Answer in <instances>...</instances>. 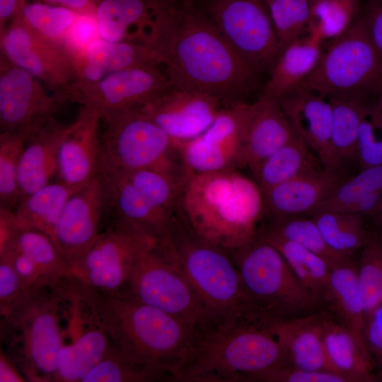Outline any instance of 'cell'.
<instances>
[{"label":"cell","mask_w":382,"mask_h":382,"mask_svg":"<svg viewBox=\"0 0 382 382\" xmlns=\"http://www.w3.org/2000/svg\"><path fill=\"white\" fill-rule=\"evenodd\" d=\"M160 57L172 86L219 98L224 105L246 102L258 73L209 19L156 13L143 38Z\"/></svg>","instance_id":"6da1fadb"},{"label":"cell","mask_w":382,"mask_h":382,"mask_svg":"<svg viewBox=\"0 0 382 382\" xmlns=\"http://www.w3.org/2000/svg\"><path fill=\"white\" fill-rule=\"evenodd\" d=\"M111 345L129 362L161 381H178L201 336L173 316L123 294L95 289Z\"/></svg>","instance_id":"7a4b0ae2"},{"label":"cell","mask_w":382,"mask_h":382,"mask_svg":"<svg viewBox=\"0 0 382 382\" xmlns=\"http://www.w3.org/2000/svg\"><path fill=\"white\" fill-rule=\"evenodd\" d=\"M177 210L196 236L228 253L254 241L265 216L261 189L238 170L190 175Z\"/></svg>","instance_id":"3957f363"},{"label":"cell","mask_w":382,"mask_h":382,"mask_svg":"<svg viewBox=\"0 0 382 382\" xmlns=\"http://www.w3.org/2000/svg\"><path fill=\"white\" fill-rule=\"evenodd\" d=\"M270 321L253 313L224 321L200 338L178 381H257L288 364Z\"/></svg>","instance_id":"277c9868"},{"label":"cell","mask_w":382,"mask_h":382,"mask_svg":"<svg viewBox=\"0 0 382 382\" xmlns=\"http://www.w3.org/2000/svg\"><path fill=\"white\" fill-rule=\"evenodd\" d=\"M62 276L42 278L26 287L0 313L1 349L26 381L54 382L62 347Z\"/></svg>","instance_id":"5b68a950"},{"label":"cell","mask_w":382,"mask_h":382,"mask_svg":"<svg viewBox=\"0 0 382 382\" xmlns=\"http://www.w3.org/2000/svg\"><path fill=\"white\" fill-rule=\"evenodd\" d=\"M194 329L201 337L227 320L212 310L183 271L169 238L156 241L137 262L121 291Z\"/></svg>","instance_id":"8992f818"},{"label":"cell","mask_w":382,"mask_h":382,"mask_svg":"<svg viewBox=\"0 0 382 382\" xmlns=\"http://www.w3.org/2000/svg\"><path fill=\"white\" fill-rule=\"evenodd\" d=\"M240 275L251 310L271 320L303 316L322 310L321 303L296 277L282 253L256 238L228 253Z\"/></svg>","instance_id":"52a82bcc"},{"label":"cell","mask_w":382,"mask_h":382,"mask_svg":"<svg viewBox=\"0 0 382 382\" xmlns=\"http://www.w3.org/2000/svg\"><path fill=\"white\" fill-rule=\"evenodd\" d=\"M101 120L100 174L151 168L180 179L191 175L176 144L140 108Z\"/></svg>","instance_id":"ba28073f"},{"label":"cell","mask_w":382,"mask_h":382,"mask_svg":"<svg viewBox=\"0 0 382 382\" xmlns=\"http://www.w3.org/2000/svg\"><path fill=\"white\" fill-rule=\"evenodd\" d=\"M177 212L172 218L169 240L197 293L226 320L253 313L230 254L196 236Z\"/></svg>","instance_id":"9c48e42d"},{"label":"cell","mask_w":382,"mask_h":382,"mask_svg":"<svg viewBox=\"0 0 382 382\" xmlns=\"http://www.w3.org/2000/svg\"><path fill=\"white\" fill-rule=\"evenodd\" d=\"M62 347L54 382H82L111 345L95 289L71 274L60 281Z\"/></svg>","instance_id":"30bf717a"},{"label":"cell","mask_w":382,"mask_h":382,"mask_svg":"<svg viewBox=\"0 0 382 382\" xmlns=\"http://www.w3.org/2000/svg\"><path fill=\"white\" fill-rule=\"evenodd\" d=\"M330 41L314 70L296 89L326 98L351 92L374 99L382 88V61L369 39L362 11Z\"/></svg>","instance_id":"8fae6325"},{"label":"cell","mask_w":382,"mask_h":382,"mask_svg":"<svg viewBox=\"0 0 382 382\" xmlns=\"http://www.w3.org/2000/svg\"><path fill=\"white\" fill-rule=\"evenodd\" d=\"M156 241L129 221L110 217L69 274L98 291L119 294L138 260Z\"/></svg>","instance_id":"7c38bea8"},{"label":"cell","mask_w":382,"mask_h":382,"mask_svg":"<svg viewBox=\"0 0 382 382\" xmlns=\"http://www.w3.org/2000/svg\"><path fill=\"white\" fill-rule=\"evenodd\" d=\"M171 86L159 66H142L112 72L95 82L71 84L63 95L67 101L96 112L103 120L140 108Z\"/></svg>","instance_id":"4fadbf2b"},{"label":"cell","mask_w":382,"mask_h":382,"mask_svg":"<svg viewBox=\"0 0 382 382\" xmlns=\"http://www.w3.org/2000/svg\"><path fill=\"white\" fill-rule=\"evenodd\" d=\"M43 83L3 57L0 71L1 132L18 134L27 141L66 102L50 93Z\"/></svg>","instance_id":"5bb4252c"},{"label":"cell","mask_w":382,"mask_h":382,"mask_svg":"<svg viewBox=\"0 0 382 382\" xmlns=\"http://www.w3.org/2000/svg\"><path fill=\"white\" fill-rule=\"evenodd\" d=\"M1 56L63 96L75 79L71 55L59 40L35 32L13 19L0 34Z\"/></svg>","instance_id":"9a60e30c"},{"label":"cell","mask_w":382,"mask_h":382,"mask_svg":"<svg viewBox=\"0 0 382 382\" xmlns=\"http://www.w3.org/2000/svg\"><path fill=\"white\" fill-rule=\"evenodd\" d=\"M211 22L257 73L272 66L281 50L269 11L256 0H229Z\"/></svg>","instance_id":"2e32d148"},{"label":"cell","mask_w":382,"mask_h":382,"mask_svg":"<svg viewBox=\"0 0 382 382\" xmlns=\"http://www.w3.org/2000/svg\"><path fill=\"white\" fill-rule=\"evenodd\" d=\"M248 107L247 102L223 105L202 134L178 146L191 175L241 168Z\"/></svg>","instance_id":"e0dca14e"},{"label":"cell","mask_w":382,"mask_h":382,"mask_svg":"<svg viewBox=\"0 0 382 382\" xmlns=\"http://www.w3.org/2000/svg\"><path fill=\"white\" fill-rule=\"evenodd\" d=\"M223 105L211 95L171 86L140 109L178 146L202 134Z\"/></svg>","instance_id":"ac0fdd59"},{"label":"cell","mask_w":382,"mask_h":382,"mask_svg":"<svg viewBox=\"0 0 382 382\" xmlns=\"http://www.w3.org/2000/svg\"><path fill=\"white\" fill-rule=\"evenodd\" d=\"M104 212L100 175L74 191L56 224L52 241L69 269L92 245L101 231Z\"/></svg>","instance_id":"d6986e66"},{"label":"cell","mask_w":382,"mask_h":382,"mask_svg":"<svg viewBox=\"0 0 382 382\" xmlns=\"http://www.w3.org/2000/svg\"><path fill=\"white\" fill-rule=\"evenodd\" d=\"M296 135L323 168L340 173L341 166L331 141L332 110L326 97L301 89L279 99Z\"/></svg>","instance_id":"ffe728a7"},{"label":"cell","mask_w":382,"mask_h":382,"mask_svg":"<svg viewBox=\"0 0 382 382\" xmlns=\"http://www.w3.org/2000/svg\"><path fill=\"white\" fill-rule=\"evenodd\" d=\"M100 116L81 107L58 155L57 180L78 189L100 175Z\"/></svg>","instance_id":"44dd1931"},{"label":"cell","mask_w":382,"mask_h":382,"mask_svg":"<svg viewBox=\"0 0 382 382\" xmlns=\"http://www.w3.org/2000/svg\"><path fill=\"white\" fill-rule=\"evenodd\" d=\"M69 51L75 71L71 84L95 82L125 69L162 66L160 57L151 48L135 40L110 42L98 38L82 50Z\"/></svg>","instance_id":"7402d4cb"},{"label":"cell","mask_w":382,"mask_h":382,"mask_svg":"<svg viewBox=\"0 0 382 382\" xmlns=\"http://www.w3.org/2000/svg\"><path fill=\"white\" fill-rule=\"evenodd\" d=\"M296 135L279 100L262 94L249 103L241 168L251 170Z\"/></svg>","instance_id":"603a6c76"},{"label":"cell","mask_w":382,"mask_h":382,"mask_svg":"<svg viewBox=\"0 0 382 382\" xmlns=\"http://www.w3.org/2000/svg\"><path fill=\"white\" fill-rule=\"evenodd\" d=\"M345 177L319 168L263 192L265 216H308L327 199Z\"/></svg>","instance_id":"cb8c5ba5"},{"label":"cell","mask_w":382,"mask_h":382,"mask_svg":"<svg viewBox=\"0 0 382 382\" xmlns=\"http://www.w3.org/2000/svg\"><path fill=\"white\" fill-rule=\"evenodd\" d=\"M100 175L105 213L129 221L156 241L168 240L173 216L155 208L122 174Z\"/></svg>","instance_id":"d4e9b609"},{"label":"cell","mask_w":382,"mask_h":382,"mask_svg":"<svg viewBox=\"0 0 382 382\" xmlns=\"http://www.w3.org/2000/svg\"><path fill=\"white\" fill-rule=\"evenodd\" d=\"M270 328L284 351L288 365L332 371L325 352L322 310L297 318L271 320Z\"/></svg>","instance_id":"484cf974"},{"label":"cell","mask_w":382,"mask_h":382,"mask_svg":"<svg viewBox=\"0 0 382 382\" xmlns=\"http://www.w3.org/2000/svg\"><path fill=\"white\" fill-rule=\"evenodd\" d=\"M72 125L73 122L64 124L52 117L25 141L18 174L22 197L57 176L59 148Z\"/></svg>","instance_id":"4316f807"},{"label":"cell","mask_w":382,"mask_h":382,"mask_svg":"<svg viewBox=\"0 0 382 382\" xmlns=\"http://www.w3.org/2000/svg\"><path fill=\"white\" fill-rule=\"evenodd\" d=\"M357 270L358 262L353 257L332 267L325 306L352 332L361 348L370 355L364 338L365 309Z\"/></svg>","instance_id":"83f0119b"},{"label":"cell","mask_w":382,"mask_h":382,"mask_svg":"<svg viewBox=\"0 0 382 382\" xmlns=\"http://www.w3.org/2000/svg\"><path fill=\"white\" fill-rule=\"evenodd\" d=\"M325 352L330 369L353 382L375 381L374 361L352 332L333 314L322 310Z\"/></svg>","instance_id":"f1b7e54d"},{"label":"cell","mask_w":382,"mask_h":382,"mask_svg":"<svg viewBox=\"0 0 382 382\" xmlns=\"http://www.w3.org/2000/svg\"><path fill=\"white\" fill-rule=\"evenodd\" d=\"M322 44L308 33L284 47L272 66L262 94L279 100L294 91L316 68Z\"/></svg>","instance_id":"f546056e"},{"label":"cell","mask_w":382,"mask_h":382,"mask_svg":"<svg viewBox=\"0 0 382 382\" xmlns=\"http://www.w3.org/2000/svg\"><path fill=\"white\" fill-rule=\"evenodd\" d=\"M327 98L332 110L331 141L340 166L357 162L360 125L374 99L351 92L332 94Z\"/></svg>","instance_id":"4dcf8cb0"},{"label":"cell","mask_w":382,"mask_h":382,"mask_svg":"<svg viewBox=\"0 0 382 382\" xmlns=\"http://www.w3.org/2000/svg\"><path fill=\"white\" fill-rule=\"evenodd\" d=\"M146 0H100L96 3V19L100 38L120 42L132 40V27L136 30L135 41L141 42L151 22Z\"/></svg>","instance_id":"1f68e13d"},{"label":"cell","mask_w":382,"mask_h":382,"mask_svg":"<svg viewBox=\"0 0 382 382\" xmlns=\"http://www.w3.org/2000/svg\"><path fill=\"white\" fill-rule=\"evenodd\" d=\"M316 158L307 145L296 135L250 171L263 193L279 184L319 168L316 164Z\"/></svg>","instance_id":"d6a6232c"},{"label":"cell","mask_w":382,"mask_h":382,"mask_svg":"<svg viewBox=\"0 0 382 382\" xmlns=\"http://www.w3.org/2000/svg\"><path fill=\"white\" fill-rule=\"evenodd\" d=\"M78 189L57 180L23 197L13 210L18 225L40 231L52 240L63 207Z\"/></svg>","instance_id":"836d02e7"},{"label":"cell","mask_w":382,"mask_h":382,"mask_svg":"<svg viewBox=\"0 0 382 382\" xmlns=\"http://www.w3.org/2000/svg\"><path fill=\"white\" fill-rule=\"evenodd\" d=\"M257 238L272 244L282 253L303 286L325 306L332 265L324 257L294 242L273 236Z\"/></svg>","instance_id":"e575fe53"},{"label":"cell","mask_w":382,"mask_h":382,"mask_svg":"<svg viewBox=\"0 0 382 382\" xmlns=\"http://www.w3.org/2000/svg\"><path fill=\"white\" fill-rule=\"evenodd\" d=\"M258 236H273L294 242L324 257L332 267L350 257L336 253L327 245L311 216H265L257 230Z\"/></svg>","instance_id":"d590c367"},{"label":"cell","mask_w":382,"mask_h":382,"mask_svg":"<svg viewBox=\"0 0 382 382\" xmlns=\"http://www.w3.org/2000/svg\"><path fill=\"white\" fill-rule=\"evenodd\" d=\"M327 245L336 253L353 257L368 242L371 233L364 226V215L334 211L319 212L311 216Z\"/></svg>","instance_id":"8d00e7d4"},{"label":"cell","mask_w":382,"mask_h":382,"mask_svg":"<svg viewBox=\"0 0 382 382\" xmlns=\"http://www.w3.org/2000/svg\"><path fill=\"white\" fill-rule=\"evenodd\" d=\"M122 174L155 208L171 216L178 208L187 180L151 168Z\"/></svg>","instance_id":"74e56055"},{"label":"cell","mask_w":382,"mask_h":382,"mask_svg":"<svg viewBox=\"0 0 382 382\" xmlns=\"http://www.w3.org/2000/svg\"><path fill=\"white\" fill-rule=\"evenodd\" d=\"M308 33L322 42L344 33L362 9L364 0H314L311 2Z\"/></svg>","instance_id":"f35d334b"},{"label":"cell","mask_w":382,"mask_h":382,"mask_svg":"<svg viewBox=\"0 0 382 382\" xmlns=\"http://www.w3.org/2000/svg\"><path fill=\"white\" fill-rule=\"evenodd\" d=\"M12 245L30 258L44 278H55L69 274V270L52 238L45 233L18 225L9 241L0 250Z\"/></svg>","instance_id":"ab89813d"},{"label":"cell","mask_w":382,"mask_h":382,"mask_svg":"<svg viewBox=\"0 0 382 382\" xmlns=\"http://www.w3.org/2000/svg\"><path fill=\"white\" fill-rule=\"evenodd\" d=\"M357 276L365 316L382 303V235L371 233L361 248Z\"/></svg>","instance_id":"60d3db41"},{"label":"cell","mask_w":382,"mask_h":382,"mask_svg":"<svg viewBox=\"0 0 382 382\" xmlns=\"http://www.w3.org/2000/svg\"><path fill=\"white\" fill-rule=\"evenodd\" d=\"M25 141L18 134L0 133V207L13 211L22 198L18 174Z\"/></svg>","instance_id":"b9f144b4"},{"label":"cell","mask_w":382,"mask_h":382,"mask_svg":"<svg viewBox=\"0 0 382 382\" xmlns=\"http://www.w3.org/2000/svg\"><path fill=\"white\" fill-rule=\"evenodd\" d=\"M77 14L64 6L27 1L14 18L40 35L62 42Z\"/></svg>","instance_id":"7bdbcfd3"},{"label":"cell","mask_w":382,"mask_h":382,"mask_svg":"<svg viewBox=\"0 0 382 382\" xmlns=\"http://www.w3.org/2000/svg\"><path fill=\"white\" fill-rule=\"evenodd\" d=\"M382 191V165L360 170L341 183L308 216L324 211L340 212L372 193Z\"/></svg>","instance_id":"ee69618b"},{"label":"cell","mask_w":382,"mask_h":382,"mask_svg":"<svg viewBox=\"0 0 382 382\" xmlns=\"http://www.w3.org/2000/svg\"><path fill=\"white\" fill-rule=\"evenodd\" d=\"M311 4V0L270 1L269 12L281 51L307 30Z\"/></svg>","instance_id":"f6af8a7d"},{"label":"cell","mask_w":382,"mask_h":382,"mask_svg":"<svg viewBox=\"0 0 382 382\" xmlns=\"http://www.w3.org/2000/svg\"><path fill=\"white\" fill-rule=\"evenodd\" d=\"M152 381H161L154 372L125 360L112 345L82 381V382Z\"/></svg>","instance_id":"bcb514c9"},{"label":"cell","mask_w":382,"mask_h":382,"mask_svg":"<svg viewBox=\"0 0 382 382\" xmlns=\"http://www.w3.org/2000/svg\"><path fill=\"white\" fill-rule=\"evenodd\" d=\"M257 381L265 382H353L351 378L330 371H313L284 365L262 376Z\"/></svg>","instance_id":"7dc6e473"},{"label":"cell","mask_w":382,"mask_h":382,"mask_svg":"<svg viewBox=\"0 0 382 382\" xmlns=\"http://www.w3.org/2000/svg\"><path fill=\"white\" fill-rule=\"evenodd\" d=\"M376 129L366 116L361 123L357 139V163L360 170L382 165V139L376 138Z\"/></svg>","instance_id":"c3c4849f"},{"label":"cell","mask_w":382,"mask_h":382,"mask_svg":"<svg viewBox=\"0 0 382 382\" xmlns=\"http://www.w3.org/2000/svg\"><path fill=\"white\" fill-rule=\"evenodd\" d=\"M100 38L94 14L78 13L62 42L70 50H80Z\"/></svg>","instance_id":"681fc988"},{"label":"cell","mask_w":382,"mask_h":382,"mask_svg":"<svg viewBox=\"0 0 382 382\" xmlns=\"http://www.w3.org/2000/svg\"><path fill=\"white\" fill-rule=\"evenodd\" d=\"M25 289L10 260L0 255V313L4 311Z\"/></svg>","instance_id":"f907efd6"},{"label":"cell","mask_w":382,"mask_h":382,"mask_svg":"<svg viewBox=\"0 0 382 382\" xmlns=\"http://www.w3.org/2000/svg\"><path fill=\"white\" fill-rule=\"evenodd\" d=\"M364 338L374 363L382 365V303L366 316Z\"/></svg>","instance_id":"816d5d0a"},{"label":"cell","mask_w":382,"mask_h":382,"mask_svg":"<svg viewBox=\"0 0 382 382\" xmlns=\"http://www.w3.org/2000/svg\"><path fill=\"white\" fill-rule=\"evenodd\" d=\"M361 11L369 39L382 61V1L364 0Z\"/></svg>","instance_id":"f5cc1de1"},{"label":"cell","mask_w":382,"mask_h":382,"mask_svg":"<svg viewBox=\"0 0 382 382\" xmlns=\"http://www.w3.org/2000/svg\"><path fill=\"white\" fill-rule=\"evenodd\" d=\"M0 255L10 260L25 288L44 278L37 266L14 246L8 245L0 250Z\"/></svg>","instance_id":"db71d44e"},{"label":"cell","mask_w":382,"mask_h":382,"mask_svg":"<svg viewBox=\"0 0 382 382\" xmlns=\"http://www.w3.org/2000/svg\"><path fill=\"white\" fill-rule=\"evenodd\" d=\"M34 2L44 3L51 5L64 6L70 8L77 13L94 14L96 10L95 0H31Z\"/></svg>","instance_id":"11a10c76"},{"label":"cell","mask_w":382,"mask_h":382,"mask_svg":"<svg viewBox=\"0 0 382 382\" xmlns=\"http://www.w3.org/2000/svg\"><path fill=\"white\" fill-rule=\"evenodd\" d=\"M26 2L27 0H0V34Z\"/></svg>","instance_id":"9f6ffc18"},{"label":"cell","mask_w":382,"mask_h":382,"mask_svg":"<svg viewBox=\"0 0 382 382\" xmlns=\"http://www.w3.org/2000/svg\"><path fill=\"white\" fill-rule=\"evenodd\" d=\"M26 381L12 360L1 349L0 352V382Z\"/></svg>","instance_id":"6f0895ef"},{"label":"cell","mask_w":382,"mask_h":382,"mask_svg":"<svg viewBox=\"0 0 382 382\" xmlns=\"http://www.w3.org/2000/svg\"><path fill=\"white\" fill-rule=\"evenodd\" d=\"M368 117L375 127L382 133V88L371 103Z\"/></svg>","instance_id":"680465c9"},{"label":"cell","mask_w":382,"mask_h":382,"mask_svg":"<svg viewBox=\"0 0 382 382\" xmlns=\"http://www.w3.org/2000/svg\"><path fill=\"white\" fill-rule=\"evenodd\" d=\"M381 212H382V196L380 198L378 204H376V207L374 208V209L373 210L370 216L374 217Z\"/></svg>","instance_id":"91938a15"},{"label":"cell","mask_w":382,"mask_h":382,"mask_svg":"<svg viewBox=\"0 0 382 382\" xmlns=\"http://www.w3.org/2000/svg\"><path fill=\"white\" fill-rule=\"evenodd\" d=\"M378 226L382 225V212L373 217Z\"/></svg>","instance_id":"94428289"},{"label":"cell","mask_w":382,"mask_h":382,"mask_svg":"<svg viewBox=\"0 0 382 382\" xmlns=\"http://www.w3.org/2000/svg\"><path fill=\"white\" fill-rule=\"evenodd\" d=\"M379 226V227L381 228V230H382V225H381V226ZM381 235H382V233H381Z\"/></svg>","instance_id":"6125c7cd"},{"label":"cell","mask_w":382,"mask_h":382,"mask_svg":"<svg viewBox=\"0 0 382 382\" xmlns=\"http://www.w3.org/2000/svg\"><path fill=\"white\" fill-rule=\"evenodd\" d=\"M95 1H96V3H97V2H98V1H99L100 0H95Z\"/></svg>","instance_id":"be15d7a7"},{"label":"cell","mask_w":382,"mask_h":382,"mask_svg":"<svg viewBox=\"0 0 382 382\" xmlns=\"http://www.w3.org/2000/svg\"><path fill=\"white\" fill-rule=\"evenodd\" d=\"M313 1H314V0H311V2Z\"/></svg>","instance_id":"e7e4bbea"},{"label":"cell","mask_w":382,"mask_h":382,"mask_svg":"<svg viewBox=\"0 0 382 382\" xmlns=\"http://www.w3.org/2000/svg\"><path fill=\"white\" fill-rule=\"evenodd\" d=\"M382 1V0H381Z\"/></svg>","instance_id":"03108f58"}]
</instances>
